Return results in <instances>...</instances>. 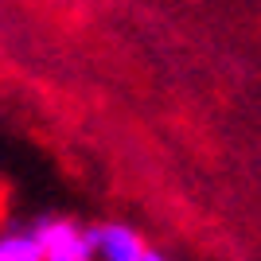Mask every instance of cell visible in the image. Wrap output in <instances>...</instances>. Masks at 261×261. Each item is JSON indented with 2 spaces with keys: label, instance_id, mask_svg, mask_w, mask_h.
Segmentation results:
<instances>
[{
  "label": "cell",
  "instance_id": "7a4b0ae2",
  "mask_svg": "<svg viewBox=\"0 0 261 261\" xmlns=\"http://www.w3.org/2000/svg\"><path fill=\"white\" fill-rule=\"evenodd\" d=\"M90 246H94V261H141L148 242L137 226L106 218V222L90 226Z\"/></svg>",
  "mask_w": 261,
  "mask_h": 261
},
{
  "label": "cell",
  "instance_id": "277c9868",
  "mask_svg": "<svg viewBox=\"0 0 261 261\" xmlns=\"http://www.w3.org/2000/svg\"><path fill=\"white\" fill-rule=\"evenodd\" d=\"M141 261H172L164 250H156V246H144V253H141Z\"/></svg>",
  "mask_w": 261,
  "mask_h": 261
},
{
  "label": "cell",
  "instance_id": "6da1fadb",
  "mask_svg": "<svg viewBox=\"0 0 261 261\" xmlns=\"http://www.w3.org/2000/svg\"><path fill=\"white\" fill-rule=\"evenodd\" d=\"M28 226H32L35 246H39V261H94L90 226H82L78 218L43 215Z\"/></svg>",
  "mask_w": 261,
  "mask_h": 261
},
{
  "label": "cell",
  "instance_id": "3957f363",
  "mask_svg": "<svg viewBox=\"0 0 261 261\" xmlns=\"http://www.w3.org/2000/svg\"><path fill=\"white\" fill-rule=\"evenodd\" d=\"M0 261H39L32 226H0Z\"/></svg>",
  "mask_w": 261,
  "mask_h": 261
}]
</instances>
